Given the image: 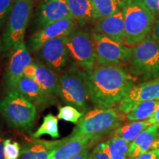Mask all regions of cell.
<instances>
[{
	"label": "cell",
	"mask_w": 159,
	"mask_h": 159,
	"mask_svg": "<svg viewBox=\"0 0 159 159\" xmlns=\"http://www.w3.org/2000/svg\"><path fill=\"white\" fill-rule=\"evenodd\" d=\"M158 131L159 126L156 125H151L142 131L130 144L128 152V159L136 158L150 150Z\"/></svg>",
	"instance_id": "cell-19"
},
{
	"label": "cell",
	"mask_w": 159,
	"mask_h": 159,
	"mask_svg": "<svg viewBox=\"0 0 159 159\" xmlns=\"http://www.w3.org/2000/svg\"><path fill=\"white\" fill-rule=\"evenodd\" d=\"M97 142L94 139L82 136H69L59 140L48 159H71L89 149Z\"/></svg>",
	"instance_id": "cell-15"
},
{
	"label": "cell",
	"mask_w": 159,
	"mask_h": 159,
	"mask_svg": "<svg viewBox=\"0 0 159 159\" xmlns=\"http://www.w3.org/2000/svg\"><path fill=\"white\" fill-rule=\"evenodd\" d=\"M159 100V77L135 85L118 104V110L126 115L140 102Z\"/></svg>",
	"instance_id": "cell-13"
},
{
	"label": "cell",
	"mask_w": 159,
	"mask_h": 159,
	"mask_svg": "<svg viewBox=\"0 0 159 159\" xmlns=\"http://www.w3.org/2000/svg\"><path fill=\"white\" fill-rule=\"evenodd\" d=\"M16 91L39 108H47L53 104L55 100L47 94L36 81L25 76L20 79Z\"/></svg>",
	"instance_id": "cell-17"
},
{
	"label": "cell",
	"mask_w": 159,
	"mask_h": 159,
	"mask_svg": "<svg viewBox=\"0 0 159 159\" xmlns=\"http://www.w3.org/2000/svg\"><path fill=\"white\" fill-rule=\"evenodd\" d=\"M95 21L96 33L106 35L114 41L124 43L125 22L122 10Z\"/></svg>",
	"instance_id": "cell-16"
},
{
	"label": "cell",
	"mask_w": 159,
	"mask_h": 159,
	"mask_svg": "<svg viewBox=\"0 0 159 159\" xmlns=\"http://www.w3.org/2000/svg\"><path fill=\"white\" fill-rule=\"evenodd\" d=\"M73 19L83 27L94 21L93 8L90 0H65Z\"/></svg>",
	"instance_id": "cell-21"
},
{
	"label": "cell",
	"mask_w": 159,
	"mask_h": 159,
	"mask_svg": "<svg viewBox=\"0 0 159 159\" xmlns=\"http://www.w3.org/2000/svg\"><path fill=\"white\" fill-rule=\"evenodd\" d=\"M148 121L150 125H156L159 126V105L154 114L149 117Z\"/></svg>",
	"instance_id": "cell-35"
},
{
	"label": "cell",
	"mask_w": 159,
	"mask_h": 159,
	"mask_svg": "<svg viewBox=\"0 0 159 159\" xmlns=\"http://www.w3.org/2000/svg\"><path fill=\"white\" fill-rule=\"evenodd\" d=\"M111 159H128L130 143L120 137L114 136L108 142L99 144Z\"/></svg>",
	"instance_id": "cell-23"
},
{
	"label": "cell",
	"mask_w": 159,
	"mask_h": 159,
	"mask_svg": "<svg viewBox=\"0 0 159 159\" xmlns=\"http://www.w3.org/2000/svg\"><path fill=\"white\" fill-rule=\"evenodd\" d=\"M127 0H90L94 21L122 11Z\"/></svg>",
	"instance_id": "cell-22"
},
{
	"label": "cell",
	"mask_w": 159,
	"mask_h": 159,
	"mask_svg": "<svg viewBox=\"0 0 159 159\" xmlns=\"http://www.w3.org/2000/svg\"><path fill=\"white\" fill-rule=\"evenodd\" d=\"M21 146L17 142L11 139L4 140V159H19Z\"/></svg>",
	"instance_id": "cell-28"
},
{
	"label": "cell",
	"mask_w": 159,
	"mask_h": 159,
	"mask_svg": "<svg viewBox=\"0 0 159 159\" xmlns=\"http://www.w3.org/2000/svg\"><path fill=\"white\" fill-rule=\"evenodd\" d=\"M159 105V100H151L140 102L131 109L126 114V118L130 121H142L149 119L154 114Z\"/></svg>",
	"instance_id": "cell-25"
},
{
	"label": "cell",
	"mask_w": 159,
	"mask_h": 159,
	"mask_svg": "<svg viewBox=\"0 0 159 159\" xmlns=\"http://www.w3.org/2000/svg\"><path fill=\"white\" fill-rule=\"evenodd\" d=\"M91 101L97 108H113L135 85L134 76L120 65H99L83 71Z\"/></svg>",
	"instance_id": "cell-1"
},
{
	"label": "cell",
	"mask_w": 159,
	"mask_h": 159,
	"mask_svg": "<svg viewBox=\"0 0 159 159\" xmlns=\"http://www.w3.org/2000/svg\"><path fill=\"white\" fill-rule=\"evenodd\" d=\"M33 7V0H16L5 31L0 37V56L10 55L25 42V34Z\"/></svg>",
	"instance_id": "cell-4"
},
{
	"label": "cell",
	"mask_w": 159,
	"mask_h": 159,
	"mask_svg": "<svg viewBox=\"0 0 159 159\" xmlns=\"http://www.w3.org/2000/svg\"><path fill=\"white\" fill-rule=\"evenodd\" d=\"M122 114L114 108H96L87 111L70 136H82L99 141L105 135L120 127Z\"/></svg>",
	"instance_id": "cell-2"
},
{
	"label": "cell",
	"mask_w": 159,
	"mask_h": 159,
	"mask_svg": "<svg viewBox=\"0 0 159 159\" xmlns=\"http://www.w3.org/2000/svg\"><path fill=\"white\" fill-rule=\"evenodd\" d=\"M35 65L36 70L33 80L39 83L48 96L55 99L57 96L59 76L55 71L39 61L35 62Z\"/></svg>",
	"instance_id": "cell-20"
},
{
	"label": "cell",
	"mask_w": 159,
	"mask_h": 159,
	"mask_svg": "<svg viewBox=\"0 0 159 159\" xmlns=\"http://www.w3.org/2000/svg\"><path fill=\"white\" fill-rule=\"evenodd\" d=\"M0 114L11 128L30 131L36 116V107L18 91H12L0 101Z\"/></svg>",
	"instance_id": "cell-5"
},
{
	"label": "cell",
	"mask_w": 159,
	"mask_h": 159,
	"mask_svg": "<svg viewBox=\"0 0 159 159\" xmlns=\"http://www.w3.org/2000/svg\"><path fill=\"white\" fill-rule=\"evenodd\" d=\"M77 22L72 18L66 19L47 26L36 32L30 38L28 47L32 52H36L42 46L50 40L66 36L76 30Z\"/></svg>",
	"instance_id": "cell-14"
},
{
	"label": "cell",
	"mask_w": 159,
	"mask_h": 159,
	"mask_svg": "<svg viewBox=\"0 0 159 159\" xmlns=\"http://www.w3.org/2000/svg\"><path fill=\"white\" fill-rule=\"evenodd\" d=\"M130 62L136 77L146 81L159 77V46L151 33L133 47Z\"/></svg>",
	"instance_id": "cell-7"
},
{
	"label": "cell",
	"mask_w": 159,
	"mask_h": 159,
	"mask_svg": "<svg viewBox=\"0 0 159 159\" xmlns=\"http://www.w3.org/2000/svg\"><path fill=\"white\" fill-rule=\"evenodd\" d=\"M66 47L69 55L83 71L94 68L96 53L92 33L85 30H75L67 35Z\"/></svg>",
	"instance_id": "cell-8"
},
{
	"label": "cell",
	"mask_w": 159,
	"mask_h": 159,
	"mask_svg": "<svg viewBox=\"0 0 159 159\" xmlns=\"http://www.w3.org/2000/svg\"><path fill=\"white\" fill-rule=\"evenodd\" d=\"M66 38L67 35L61 36L45 43L35 52L39 62L55 71H63L68 63L69 55Z\"/></svg>",
	"instance_id": "cell-10"
},
{
	"label": "cell",
	"mask_w": 159,
	"mask_h": 159,
	"mask_svg": "<svg viewBox=\"0 0 159 159\" xmlns=\"http://www.w3.org/2000/svg\"><path fill=\"white\" fill-rule=\"evenodd\" d=\"M33 17L35 33L61 20L73 19L65 0H42Z\"/></svg>",
	"instance_id": "cell-11"
},
{
	"label": "cell",
	"mask_w": 159,
	"mask_h": 159,
	"mask_svg": "<svg viewBox=\"0 0 159 159\" xmlns=\"http://www.w3.org/2000/svg\"><path fill=\"white\" fill-rule=\"evenodd\" d=\"M9 55L10 58L4 75V83L8 92L16 90L18 83L24 76L25 69L33 62L25 42L12 51Z\"/></svg>",
	"instance_id": "cell-12"
},
{
	"label": "cell",
	"mask_w": 159,
	"mask_h": 159,
	"mask_svg": "<svg viewBox=\"0 0 159 159\" xmlns=\"http://www.w3.org/2000/svg\"><path fill=\"white\" fill-rule=\"evenodd\" d=\"M155 149H159V131L158 133V135H157L156 140H155L153 144H152L151 150H155Z\"/></svg>",
	"instance_id": "cell-38"
},
{
	"label": "cell",
	"mask_w": 159,
	"mask_h": 159,
	"mask_svg": "<svg viewBox=\"0 0 159 159\" xmlns=\"http://www.w3.org/2000/svg\"><path fill=\"white\" fill-rule=\"evenodd\" d=\"M144 5L155 15H159V0H142Z\"/></svg>",
	"instance_id": "cell-30"
},
{
	"label": "cell",
	"mask_w": 159,
	"mask_h": 159,
	"mask_svg": "<svg viewBox=\"0 0 159 159\" xmlns=\"http://www.w3.org/2000/svg\"><path fill=\"white\" fill-rule=\"evenodd\" d=\"M71 159H92L90 148L84 150L83 152H81V153L77 155L76 156L73 157V158Z\"/></svg>",
	"instance_id": "cell-36"
},
{
	"label": "cell",
	"mask_w": 159,
	"mask_h": 159,
	"mask_svg": "<svg viewBox=\"0 0 159 159\" xmlns=\"http://www.w3.org/2000/svg\"><path fill=\"white\" fill-rule=\"evenodd\" d=\"M91 156L92 159H111L110 156L102 150L99 144L94 149L93 152H91Z\"/></svg>",
	"instance_id": "cell-31"
},
{
	"label": "cell",
	"mask_w": 159,
	"mask_h": 159,
	"mask_svg": "<svg viewBox=\"0 0 159 159\" xmlns=\"http://www.w3.org/2000/svg\"><path fill=\"white\" fill-rule=\"evenodd\" d=\"M125 22V41L128 47H135L150 34L156 15L142 0H127L122 7Z\"/></svg>",
	"instance_id": "cell-3"
},
{
	"label": "cell",
	"mask_w": 159,
	"mask_h": 159,
	"mask_svg": "<svg viewBox=\"0 0 159 159\" xmlns=\"http://www.w3.org/2000/svg\"><path fill=\"white\" fill-rule=\"evenodd\" d=\"M16 0H0V30L7 22Z\"/></svg>",
	"instance_id": "cell-29"
},
{
	"label": "cell",
	"mask_w": 159,
	"mask_h": 159,
	"mask_svg": "<svg viewBox=\"0 0 159 159\" xmlns=\"http://www.w3.org/2000/svg\"><path fill=\"white\" fill-rule=\"evenodd\" d=\"M43 135H49L53 139L60 137L58 119L53 114H49L44 116L42 124L35 133L32 134V136L35 139H38Z\"/></svg>",
	"instance_id": "cell-26"
},
{
	"label": "cell",
	"mask_w": 159,
	"mask_h": 159,
	"mask_svg": "<svg viewBox=\"0 0 159 159\" xmlns=\"http://www.w3.org/2000/svg\"><path fill=\"white\" fill-rule=\"evenodd\" d=\"M58 144L59 140L27 141L21 147L19 159H48Z\"/></svg>",
	"instance_id": "cell-18"
},
{
	"label": "cell",
	"mask_w": 159,
	"mask_h": 159,
	"mask_svg": "<svg viewBox=\"0 0 159 159\" xmlns=\"http://www.w3.org/2000/svg\"><path fill=\"white\" fill-rule=\"evenodd\" d=\"M35 70H36L35 62H32L30 64H29L25 69V71H24V76L33 80V77L35 76Z\"/></svg>",
	"instance_id": "cell-33"
},
{
	"label": "cell",
	"mask_w": 159,
	"mask_h": 159,
	"mask_svg": "<svg viewBox=\"0 0 159 159\" xmlns=\"http://www.w3.org/2000/svg\"><path fill=\"white\" fill-rule=\"evenodd\" d=\"M57 97L66 105L75 107L83 114L86 112L91 99L83 71L72 66L60 75Z\"/></svg>",
	"instance_id": "cell-6"
},
{
	"label": "cell",
	"mask_w": 159,
	"mask_h": 159,
	"mask_svg": "<svg viewBox=\"0 0 159 159\" xmlns=\"http://www.w3.org/2000/svg\"><path fill=\"white\" fill-rule=\"evenodd\" d=\"M133 159H159V149L148 151L145 153Z\"/></svg>",
	"instance_id": "cell-32"
},
{
	"label": "cell",
	"mask_w": 159,
	"mask_h": 159,
	"mask_svg": "<svg viewBox=\"0 0 159 159\" xmlns=\"http://www.w3.org/2000/svg\"><path fill=\"white\" fill-rule=\"evenodd\" d=\"M0 159H4V140L0 135Z\"/></svg>",
	"instance_id": "cell-37"
},
{
	"label": "cell",
	"mask_w": 159,
	"mask_h": 159,
	"mask_svg": "<svg viewBox=\"0 0 159 159\" xmlns=\"http://www.w3.org/2000/svg\"><path fill=\"white\" fill-rule=\"evenodd\" d=\"M92 35L97 64L119 65L130 61L133 47L96 32L92 33Z\"/></svg>",
	"instance_id": "cell-9"
},
{
	"label": "cell",
	"mask_w": 159,
	"mask_h": 159,
	"mask_svg": "<svg viewBox=\"0 0 159 159\" xmlns=\"http://www.w3.org/2000/svg\"><path fill=\"white\" fill-rule=\"evenodd\" d=\"M151 35H152L155 41L159 46V17L156 19L152 31H151Z\"/></svg>",
	"instance_id": "cell-34"
},
{
	"label": "cell",
	"mask_w": 159,
	"mask_h": 159,
	"mask_svg": "<svg viewBox=\"0 0 159 159\" xmlns=\"http://www.w3.org/2000/svg\"><path fill=\"white\" fill-rule=\"evenodd\" d=\"M150 125L148 120L133 121V122L128 123L117 128L114 136L120 137L128 142L131 143L142 131Z\"/></svg>",
	"instance_id": "cell-24"
},
{
	"label": "cell",
	"mask_w": 159,
	"mask_h": 159,
	"mask_svg": "<svg viewBox=\"0 0 159 159\" xmlns=\"http://www.w3.org/2000/svg\"><path fill=\"white\" fill-rule=\"evenodd\" d=\"M83 114H84L83 113L80 112L75 107L66 105L65 106H61L58 108L57 119L74 123V124H77Z\"/></svg>",
	"instance_id": "cell-27"
}]
</instances>
